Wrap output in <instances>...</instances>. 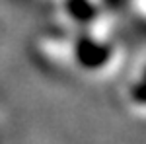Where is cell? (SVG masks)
I'll return each mask as SVG.
<instances>
[{
    "mask_svg": "<svg viewBox=\"0 0 146 144\" xmlns=\"http://www.w3.org/2000/svg\"><path fill=\"white\" fill-rule=\"evenodd\" d=\"M123 105L133 115L146 117V56L136 62L123 86Z\"/></svg>",
    "mask_w": 146,
    "mask_h": 144,
    "instance_id": "6da1fadb",
    "label": "cell"
}]
</instances>
